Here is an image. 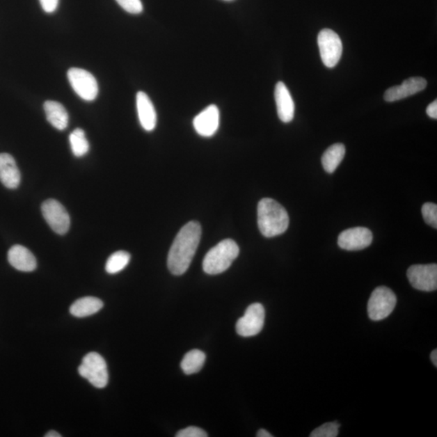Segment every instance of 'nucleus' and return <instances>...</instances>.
Here are the masks:
<instances>
[{"mask_svg":"<svg viewBox=\"0 0 437 437\" xmlns=\"http://www.w3.org/2000/svg\"><path fill=\"white\" fill-rule=\"evenodd\" d=\"M202 228L200 223L191 221L177 233L168 255V267L173 275H183L190 267L200 245Z\"/></svg>","mask_w":437,"mask_h":437,"instance_id":"f257e3e1","label":"nucleus"},{"mask_svg":"<svg viewBox=\"0 0 437 437\" xmlns=\"http://www.w3.org/2000/svg\"><path fill=\"white\" fill-rule=\"evenodd\" d=\"M257 225L263 236L274 237L287 231L289 216L279 202L272 198H262L257 205Z\"/></svg>","mask_w":437,"mask_h":437,"instance_id":"f03ea898","label":"nucleus"},{"mask_svg":"<svg viewBox=\"0 0 437 437\" xmlns=\"http://www.w3.org/2000/svg\"><path fill=\"white\" fill-rule=\"evenodd\" d=\"M239 247L231 239L218 243L206 255L202 268L208 275H218L230 267L233 261L239 255Z\"/></svg>","mask_w":437,"mask_h":437,"instance_id":"7ed1b4c3","label":"nucleus"},{"mask_svg":"<svg viewBox=\"0 0 437 437\" xmlns=\"http://www.w3.org/2000/svg\"><path fill=\"white\" fill-rule=\"evenodd\" d=\"M78 372L79 375L98 389L105 388L108 384L109 374L106 362L97 352H90L84 357Z\"/></svg>","mask_w":437,"mask_h":437,"instance_id":"20e7f679","label":"nucleus"},{"mask_svg":"<svg viewBox=\"0 0 437 437\" xmlns=\"http://www.w3.org/2000/svg\"><path fill=\"white\" fill-rule=\"evenodd\" d=\"M397 298L393 291L386 287H379L372 292L367 303V314L372 321H381L394 311Z\"/></svg>","mask_w":437,"mask_h":437,"instance_id":"39448f33","label":"nucleus"},{"mask_svg":"<svg viewBox=\"0 0 437 437\" xmlns=\"http://www.w3.org/2000/svg\"><path fill=\"white\" fill-rule=\"evenodd\" d=\"M67 78L79 97L87 102L95 100L99 92L98 84L90 72L82 68L72 67L67 72Z\"/></svg>","mask_w":437,"mask_h":437,"instance_id":"423d86ee","label":"nucleus"},{"mask_svg":"<svg viewBox=\"0 0 437 437\" xmlns=\"http://www.w3.org/2000/svg\"><path fill=\"white\" fill-rule=\"evenodd\" d=\"M317 43L322 63L329 68L335 67L339 63L342 54V44L339 35L329 29L320 31Z\"/></svg>","mask_w":437,"mask_h":437,"instance_id":"0eeeda50","label":"nucleus"},{"mask_svg":"<svg viewBox=\"0 0 437 437\" xmlns=\"http://www.w3.org/2000/svg\"><path fill=\"white\" fill-rule=\"evenodd\" d=\"M265 322V309L260 303L247 308L244 316L237 321L236 331L242 337L255 336L262 331Z\"/></svg>","mask_w":437,"mask_h":437,"instance_id":"6e6552de","label":"nucleus"},{"mask_svg":"<svg viewBox=\"0 0 437 437\" xmlns=\"http://www.w3.org/2000/svg\"><path fill=\"white\" fill-rule=\"evenodd\" d=\"M42 215L49 227L59 235H64L70 228V216L66 208L56 200H47L42 206Z\"/></svg>","mask_w":437,"mask_h":437,"instance_id":"1a4fd4ad","label":"nucleus"},{"mask_svg":"<svg viewBox=\"0 0 437 437\" xmlns=\"http://www.w3.org/2000/svg\"><path fill=\"white\" fill-rule=\"evenodd\" d=\"M407 278L414 289L433 292L437 289V265H413L407 270Z\"/></svg>","mask_w":437,"mask_h":437,"instance_id":"9d476101","label":"nucleus"},{"mask_svg":"<svg viewBox=\"0 0 437 437\" xmlns=\"http://www.w3.org/2000/svg\"><path fill=\"white\" fill-rule=\"evenodd\" d=\"M374 239L369 228L356 227L342 232L337 239V244L342 250L356 251L369 247Z\"/></svg>","mask_w":437,"mask_h":437,"instance_id":"9b49d317","label":"nucleus"},{"mask_svg":"<svg viewBox=\"0 0 437 437\" xmlns=\"http://www.w3.org/2000/svg\"><path fill=\"white\" fill-rule=\"evenodd\" d=\"M427 81L422 77H411L406 79L400 86L391 87L385 93L384 99L387 102H395L424 90Z\"/></svg>","mask_w":437,"mask_h":437,"instance_id":"f8f14e48","label":"nucleus"},{"mask_svg":"<svg viewBox=\"0 0 437 437\" xmlns=\"http://www.w3.org/2000/svg\"><path fill=\"white\" fill-rule=\"evenodd\" d=\"M193 127L198 135L211 137L215 135L220 126V111L215 105L207 107L193 119Z\"/></svg>","mask_w":437,"mask_h":437,"instance_id":"ddd939ff","label":"nucleus"},{"mask_svg":"<svg viewBox=\"0 0 437 437\" xmlns=\"http://www.w3.org/2000/svg\"><path fill=\"white\" fill-rule=\"evenodd\" d=\"M278 116L283 122H290L294 118L295 104L285 83L278 82L275 89Z\"/></svg>","mask_w":437,"mask_h":437,"instance_id":"4468645a","label":"nucleus"},{"mask_svg":"<svg viewBox=\"0 0 437 437\" xmlns=\"http://www.w3.org/2000/svg\"><path fill=\"white\" fill-rule=\"evenodd\" d=\"M22 176L15 159L8 153H0V182L8 189H17Z\"/></svg>","mask_w":437,"mask_h":437,"instance_id":"2eb2a0df","label":"nucleus"},{"mask_svg":"<svg viewBox=\"0 0 437 437\" xmlns=\"http://www.w3.org/2000/svg\"><path fill=\"white\" fill-rule=\"evenodd\" d=\"M136 106L138 119H140L142 127L147 132L153 131L157 126V112L151 99L145 93H137Z\"/></svg>","mask_w":437,"mask_h":437,"instance_id":"dca6fc26","label":"nucleus"},{"mask_svg":"<svg viewBox=\"0 0 437 437\" xmlns=\"http://www.w3.org/2000/svg\"><path fill=\"white\" fill-rule=\"evenodd\" d=\"M8 260L15 269L24 272H31L37 268L36 257L27 248L16 245L9 250Z\"/></svg>","mask_w":437,"mask_h":437,"instance_id":"f3484780","label":"nucleus"},{"mask_svg":"<svg viewBox=\"0 0 437 437\" xmlns=\"http://www.w3.org/2000/svg\"><path fill=\"white\" fill-rule=\"evenodd\" d=\"M43 107L47 121L58 131L65 130L69 123V116L65 107L54 101H47Z\"/></svg>","mask_w":437,"mask_h":437,"instance_id":"a211bd4d","label":"nucleus"},{"mask_svg":"<svg viewBox=\"0 0 437 437\" xmlns=\"http://www.w3.org/2000/svg\"><path fill=\"white\" fill-rule=\"evenodd\" d=\"M104 306L97 297L86 296L74 301L70 307L71 315L76 317H86L97 314Z\"/></svg>","mask_w":437,"mask_h":437,"instance_id":"6ab92c4d","label":"nucleus"},{"mask_svg":"<svg viewBox=\"0 0 437 437\" xmlns=\"http://www.w3.org/2000/svg\"><path fill=\"white\" fill-rule=\"evenodd\" d=\"M346 149L342 143H335L326 149L321 157L324 170L329 173H334L344 160Z\"/></svg>","mask_w":437,"mask_h":437,"instance_id":"aec40b11","label":"nucleus"},{"mask_svg":"<svg viewBox=\"0 0 437 437\" xmlns=\"http://www.w3.org/2000/svg\"><path fill=\"white\" fill-rule=\"evenodd\" d=\"M206 355L200 350H191L184 356L181 367L184 374L191 375L197 374L205 365Z\"/></svg>","mask_w":437,"mask_h":437,"instance_id":"412c9836","label":"nucleus"},{"mask_svg":"<svg viewBox=\"0 0 437 437\" xmlns=\"http://www.w3.org/2000/svg\"><path fill=\"white\" fill-rule=\"evenodd\" d=\"M70 145L74 156L82 157L86 156L89 151V143L86 136V133L81 128H77L71 133Z\"/></svg>","mask_w":437,"mask_h":437,"instance_id":"4be33fe9","label":"nucleus"},{"mask_svg":"<svg viewBox=\"0 0 437 437\" xmlns=\"http://www.w3.org/2000/svg\"><path fill=\"white\" fill-rule=\"evenodd\" d=\"M131 260L129 253L123 251H117L108 258L106 271L109 274H117L125 268Z\"/></svg>","mask_w":437,"mask_h":437,"instance_id":"5701e85b","label":"nucleus"},{"mask_svg":"<svg viewBox=\"0 0 437 437\" xmlns=\"http://www.w3.org/2000/svg\"><path fill=\"white\" fill-rule=\"evenodd\" d=\"M340 427L337 422L322 424L312 431L310 437H336L339 434Z\"/></svg>","mask_w":437,"mask_h":437,"instance_id":"b1692460","label":"nucleus"},{"mask_svg":"<svg viewBox=\"0 0 437 437\" xmlns=\"http://www.w3.org/2000/svg\"><path fill=\"white\" fill-rule=\"evenodd\" d=\"M422 215L430 226L437 228V206L433 202L424 203L422 207Z\"/></svg>","mask_w":437,"mask_h":437,"instance_id":"393cba45","label":"nucleus"},{"mask_svg":"<svg viewBox=\"0 0 437 437\" xmlns=\"http://www.w3.org/2000/svg\"><path fill=\"white\" fill-rule=\"evenodd\" d=\"M117 3L131 14H140L143 12V4L141 0H116Z\"/></svg>","mask_w":437,"mask_h":437,"instance_id":"a878e982","label":"nucleus"},{"mask_svg":"<svg viewBox=\"0 0 437 437\" xmlns=\"http://www.w3.org/2000/svg\"><path fill=\"white\" fill-rule=\"evenodd\" d=\"M177 437H207V434L205 430L197 427H188L186 429H184L176 435Z\"/></svg>","mask_w":437,"mask_h":437,"instance_id":"bb28decb","label":"nucleus"},{"mask_svg":"<svg viewBox=\"0 0 437 437\" xmlns=\"http://www.w3.org/2000/svg\"><path fill=\"white\" fill-rule=\"evenodd\" d=\"M39 2L45 12L53 13L56 11L59 0H39Z\"/></svg>","mask_w":437,"mask_h":437,"instance_id":"cd10ccee","label":"nucleus"},{"mask_svg":"<svg viewBox=\"0 0 437 437\" xmlns=\"http://www.w3.org/2000/svg\"><path fill=\"white\" fill-rule=\"evenodd\" d=\"M426 112H427V114H428V116L430 118H434V119L437 118V102L436 100L431 102L430 105L428 107H427Z\"/></svg>","mask_w":437,"mask_h":437,"instance_id":"c85d7f7f","label":"nucleus"},{"mask_svg":"<svg viewBox=\"0 0 437 437\" xmlns=\"http://www.w3.org/2000/svg\"><path fill=\"white\" fill-rule=\"evenodd\" d=\"M257 437H272L273 436L265 429H260L257 431Z\"/></svg>","mask_w":437,"mask_h":437,"instance_id":"c756f323","label":"nucleus"},{"mask_svg":"<svg viewBox=\"0 0 437 437\" xmlns=\"http://www.w3.org/2000/svg\"><path fill=\"white\" fill-rule=\"evenodd\" d=\"M431 362H433V364L435 365V367L437 366V351L436 349H435L434 351H433V352H431Z\"/></svg>","mask_w":437,"mask_h":437,"instance_id":"7c9ffc66","label":"nucleus"},{"mask_svg":"<svg viewBox=\"0 0 437 437\" xmlns=\"http://www.w3.org/2000/svg\"><path fill=\"white\" fill-rule=\"evenodd\" d=\"M46 437H61L62 435L57 433L56 431H49L47 435H45Z\"/></svg>","mask_w":437,"mask_h":437,"instance_id":"2f4dec72","label":"nucleus"},{"mask_svg":"<svg viewBox=\"0 0 437 437\" xmlns=\"http://www.w3.org/2000/svg\"><path fill=\"white\" fill-rule=\"evenodd\" d=\"M225 1H231V0H225Z\"/></svg>","mask_w":437,"mask_h":437,"instance_id":"473e14b6","label":"nucleus"}]
</instances>
